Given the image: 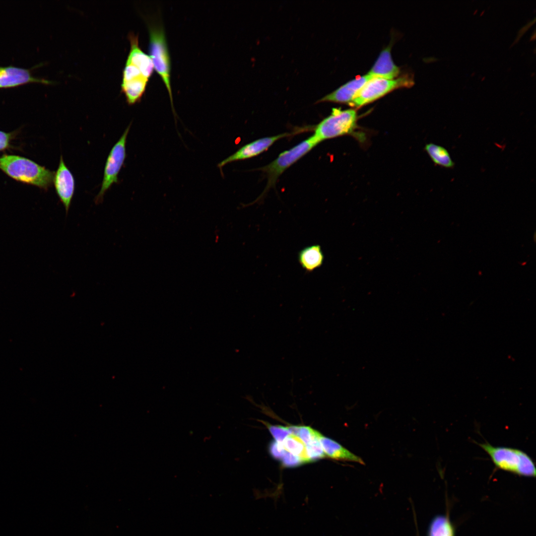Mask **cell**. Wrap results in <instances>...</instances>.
<instances>
[{"label":"cell","instance_id":"cell-12","mask_svg":"<svg viewBox=\"0 0 536 536\" xmlns=\"http://www.w3.org/2000/svg\"><path fill=\"white\" fill-rule=\"evenodd\" d=\"M400 69L394 62L388 46L379 55L377 60L367 73L372 77L394 79L398 77Z\"/></svg>","mask_w":536,"mask_h":536},{"label":"cell","instance_id":"cell-2","mask_svg":"<svg viewBox=\"0 0 536 536\" xmlns=\"http://www.w3.org/2000/svg\"><path fill=\"white\" fill-rule=\"evenodd\" d=\"M0 169L17 180L47 189L54 180V173L24 157L4 155L0 158Z\"/></svg>","mask_w":536,"mask_h":536},{"label":"cell","instance_id":"cell-10","mask_svg":"<svg viewBox=\"0 0 536 536\" xmlns=\"http://www.w3.org/2000/svg\"><path fill=\"white\" fill-rule=\"evenodd\" d=\"M372 78L373 77L367 73L358 76L324 96L317 101V103L331 102L349 105L362 86Z\"/></svg>","mask_w":536,"mask_h":536},{"label":"cell","instance_id":"cell-25","mask_svg":"<svg viewBox=\"0 0 536 536\" xmlns=\"http://www.w3.org/2000/svg\"><path fill=\"white\" fill-rule=\"evenodd\" d=\"M536 17H534V19L530 21L526 25L522 27L518 31L517 36L514 42L512 44L513 45L515 43H517L520 39V38L523 35V34L528 30V29L535 23Z\"/></svg>","mask_w":536,"mask_h":536},{"label":"cell","instance_id":"cell-27","mask_svg":"<svg viewBox=\"0 0 536 536\" xmlns=\"http://www.w3.org/2000/svg\"><path fill=\"white\" fill-rule=\"evenodd\" d=\"M536 39V32L535 30L534 32V34L531 36L530 40H534Z\"/></svg>","mask_w":536,"mask_h":536},{"label":"cell","instance_id":"cell-13","mask_svg":"<svg viewBox=\"0 0 536 536\" xmlns=\"http://www.w3.org/2000/svg\"><path fill=\"white\" fill-rule=\"evenodd\" d=\"M129 39L131 44V50L127 63L137 67L144 76L149 78L154 68L151 57L145 54L139 47L137 35L130 33L129 35Z\"/></svg>","mask_w":536,"mask_h":536},{"label":"cell","instance_id":"cell-3","mask_svg":"<svg viewBox=\"0 0 536 536\" xmlns=\"http://www.w3.org/2000/svg\"><path fill=\"white\" fill-rule=\"evenodd\" d=\"M319 143L313 134L291 148L280 153L276 158L269 164L258 169L266 174L268 181L263 193L255 202L261 199L269 189L275 186L277 179L286 170Z\"/></svg>","mask_w":536,"mask_h":536},{"label":"cell","instance_id":"cell-9","mask_svg":"<svg viewBox=\"0 0 536 536\" xmlns=\"http://www.w3.org/2000/svg\"><path fill=\"white\" fill-rule=\"evenodd\" d=\"M56 193L67 214L74 194L75 178L65 163L62 155L53 180Z\"/></svg>","mask_w":536,"mask_h":536},{"label":"cell","instance_id":"cell-8","mask_svg":"<svg viewBox=\"0 0 536 536\" xmlns=\"http://www.w3.org/2000/svg\"><path fill=\"white\" fill-rule=\"evenodd\" d=\"M284 133L257 139L240 148L233 154L219 163L217 166L222 175V168L226 164L237 161L243 160L255 157L267 151L271 145L280 139L290 135Z\"/></svg>","mask_w":536,"mask_h":536},{"label":"cell","instance_id":"cell-15","mask_svg":"<svg viewBox=\"0 0 536 536\" xmlns=\"http://www.w3.org/2000/svg\"><path fill=\"white\" fill-rule=\"evenodd\" d=\"M324 259L322 247L319 244L305 247L298 254V262L307 272H311L322 267Z\"/></svg>","mask_w":536,"mask_h":536},{"label":"cell","instance_id":"cell-24","mask_svg":"<svg viewBox=\"0 0 536 536\" xmlns=\"http://www.w3.org/2000/svg\"><path fill=\"white\" fill-rule=\"evenodd\" d=\"M270 455L274 459L281 460L286 452L283 445L275 441H271L269 445Z\"/></svg>","mask_w":536,"mask_h":536},{"label":"cell","instance_id":"cell-14","mask_svg":"<svg viewBox=\"0 0 536 536\" xmlns=\"http://www.w3.org/2000/svg\"><path fill=\"white\" fill-rule=\"evenodd\" d=\"M319 440L326 457L337 460H345L364 465L359 457L353 454L335 441L320 434Z\"/></svg>","mask_w":536,"mask_h":536},{"label":"cell","instance_id":"cell-20","mask_svg":"<svg viewBox=\"0 0 536 536\" xmlns=\"http://www.w3.org/2000/svg\"><path fill=\"white\" fill-rule=\"evenodd\" d=\"M306 450L310 462L317 461L326 457L319 438L316 439L307 444Z\"/></svg>","mask_w":536,"mask_h":536},{"label":"cell","instance_id":"cell-18","mask_svg":"<svg viewBox=\"0 0 536 536\" xmlns=\"http://www.w3.org/2000/svg\"><path fill=\"white\" fill-rule=\"evenodd\" d=\"M283 446L290 453L299 456L304 463H309L306 445L297 436L290 434L283 441Z\"/></svg>","mask_w":536,"mask_h":536},{"label":"cell","instance_id":"cell-5","mask_svg":"<svg viewBox=\"0 0 536 536\" xmlns=\"http://www.w3.org/2000/svg\"><path fill=\"white\" fill-rule=\"evenodd\" d=\"M149 52L156 71L161 76L168 90L172 108L173 107L172 89L170 83V59L164 29L161 25H150L149 27Z\"/></svg>","mask_w":536,"mask_h":536},{"label":"cell","instance_id":"cell-21","mask_svg":"<svg viewBox=\"0 0 536 536\" xmlns=\"http://www.w3.org/2000/svg\"><path fill=\"white\" fill-rule=\"evenodd\" d=\"M321 433L309 426H299L297 437L306 445L318 439Z\"/></svg>","mask_w":536,"mask_h":536},{"label":"cell","instance_id":"cell-6","mask_svg":"<svg viewBox=\"0 0 536 536\" xmlns=\"http://www.w3.org/2000/svg\"><path fill=\"white\" fill-rule=\"evenodd\" d=\"M413 83L412 77L409 75H402L394 79L373 77L362 86L349 105L356 108L360 107L395 89L411 87Z\"/></svg>","mask_w":536,"mask_h":536},{"label":"cell","instance_id":"cell-7","mask_svg":"<svg viewBox=\"0 0 536 536\" xmlns=\"http://www.w3.org/2000/svg\"><path fill=\"white\" fill-rule=\"evenodd\" d=\"M130 124L112 147L106 159L100 191L95 198V203H101L105 193L115 183L119 182L118 175L127 157L126 143L131 128Z\"/></svg>","mask_w":536,"mask_h":536},{"label":"cell","instance_id":"cell-23","mask_svg":"<svg viewBox=\"0 0 536 536\" xmlns=\"http://www.w3.org/2000/svg\"><path fill=\"white\" fill-rule=\"evenodd\" d=\"M280 461L282 465L286 468H294L304 464L299 456L287 451Z\"/></svg>","mask_w":536,"mask_h":536},{"label":"cell","instance_id":"cell-1","mask_svg":"<svg viewBox=\"0 0 536 536\" xmlns=\"http://www.w3.org/2000/svg\"><path fill=\"white\" fill-rule=\"evenodd\" d=\"M476 444L489 456L496 469L520 476L536 477V464L524 451L510 447L495 446L487 442Z\"/></svg>","mask_w":536,"mask_h":536},{"label":"cell","instance_id":"cell-19","mask_svg":"<svg viewBox=\"0 0 536 536\" xmlns=\"http://www.w3.org/2000/svg\"><path fill=\"white\" fill-rule=\"evenodd\" d=\"M429 536H454L453 528L448 518L436 517L430 527Z\"/></svg>","mask_w":536,"mask_h":536},{"label":"cell","instance_id":"cell-11","mask_svg":"<svg viewBox=\"0 0 536 536\" xmlns=\"http://www.w3.org/2000/svg\"><path fill=\"white\" fill-rule=\"evenodd\" d=\"M31 82L49 84L46 79L34 77L29 69L8 66L0 67V88H10Z\"/></svg>","mask_w":536,"mask_h":536},{"label":"cell","instance_id":"cell-22","mask_svg":"<svg viewBox=\"0 0 536 536\" xmlns=\"http://www.w3.org/2000/svg\"><path fill=\"white\" fill-rule=\"evenodd\" d=\"M265 424L275 441L277 442L281 443L289 435L290 433L287 427L281 425H273L268 423H265Z\"/></svg>","mask_w":536,"mask_h":536},{"label":"cell","instance_id":"cell-26","mask_svg":"<svg viewBox=\"0 0 536 536\" xmlns=\"http://www.w3.org/2000/svg\"><path fill=\"white\" fill-rule=\"evenodd\" d=\"M9 138V134L0 131V150L7 147Z\"/></svg>","mask_w":536,"mask_h":536},{"label":"cell","instance_id":"cell-4","mask_svg":"<svg viewBox=\"0 0 536 536\" xmlns=\"http://www.w3.org/2000/svg\"><path fill=\"white\" fill-rule=\"evenodd\" d=\"M358 115L356 110L333 108L330 115L315 128L314 136L318 142L336 137L353 134L357 127Z\"/></svg>","mask_w":536,"mask_h":536},{"label":"cell","instance_id":"cell-17","mask_svg":"<svg viewBox=\"0 0 536 536\" xmlns=\"http://www.w3.org/2000/svg\"><path fill=\"white\" fill-rule=\"evenodd\" d=\"M425 150L435 164L447 169L454 167L455 163L445 147L430 143L425 145Z\"/></svg>","mask_w":536,"mask_h":536},{"label":"cell","instance_id":"cell-16","mask_svg":"<svg viewBox=\"0 0 536 536\" xmlns=\"http://www.w3.org/2000/svg\"><path fill=\"white\" fill-rule=\"evenodd\" d=\"M148 79L145 77L122 82V89L129 105H132L141 99Z\"/></svg>","mask_w":536,"mask_h":536}]
</instances>
